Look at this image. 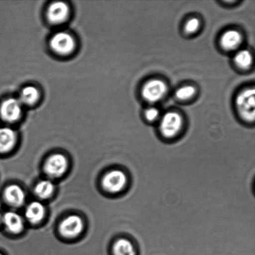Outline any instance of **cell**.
Returning a JSON list of instances; mask_svg holds the SVG:
<instances>
[{"mask_svg":"<svg viewBox=\"0 0 255 255\" xmlns=\"http://www.w3.org/2000/svg\"><path fill=\"white\" fill-rule=\"evenodd\" d=\"M45 216V208L39 202H33L27 207L26 217L32 224H37L41 222Z\"/></svg>","mask_w":255,"mask_h":255,"instance_id":"5bb4252c","label":"cell"},{"mask_svg":"<svg viewBox=\"0 0 255 255\" xmlns=\"http://www.w3.org/2000/svg\"><path fill=\"white\" fill-rule=\"evenodd\" d=\"M39 98L38 89L34 86H27L22 90L18 99L22 105L32 106Z\"/></svg>","mask_w":255,"mask_h":255,"instance_id":"9a60e30c","label":"cell"},{"mask_svg":"<svg viewBox=\"0 0 255 255\" xmlns=\"http://www.w3.org/2000/svg\"><path fill=\"white\" fill-rule=\"evenodd\" d=\"M201 26V22L196 17H192L185 24V31L187 34H193L198 31Z\"/></svg>","mask_w":255,"mask_h":255,"instance_id":"ffe728a7","label":"cell"},{"mask_svg":"<svg viewBox=\"0 0 255 255\" xmlns=\"http://www.w3.org/2000/svg\"><path fill=\"white\" fill-rule=\"evenodd\" d=\"M54 191V185L49 180L39 182L35 188V193L40 199H46L51 197Z\"/></svg>","mask_w":255,"mask_h":255,"instance_id":"ac0fdd59","label":"cell"},{"mask_svg":"<svg viewBox=\"0 0 255 255\" xmlns=\"http://www.w3.org/2000/svg\"><path fill=\"white\" fill-rule=\"evenodd\" d=\"M167 86L162 80L154 79L146 82L141 89V96L145 101L156 103L161 101L167 92Z\"/></svg>","mask_w":255,"mask_h":255,"instance_id":"3957f363","label":"cell"},{"mask_svg":"<svg viewBox=\"0 0 255 255\" xmlns=\"http://www.w3.org/2000/svg\"><path fill=\"white\" fill-rule=\"evenodd\" d=\"M6 229L12 234H18L23 229L22 217L14 212H7L3 216V224Z\"/></svg>","mask_w":255,"mask_h":255,"instance_id":"4fadbf2b","label":"cell"},{"mask_svg":"<svg viewBox=\"0 0 255 255\" xmlns=\"http://www.w3.org/2000/svg\"><path fill=\"white\" fill-rule=\"evenodd\" d=\"M67 167V160L64 155L56 154L52 155L47 160L44 170L49 177H58L66 172Z\"/></svg>","mask_w":255,"mask_h":255,"instance_id":"ba28073f","label":"cell"},{"mask_svg":"<svg viewBox=\"0 0 255 255\" xmlns=\"http://www.w3.org/2000/svg\"><path fill=\"white\" fill-rule=\"evenodd\" d=\"M3 224V216H1V214H0V226Z\"/></svg>","mask_w":255,"mask_h":255,"instance_id":"7402d4cb","label":"cell"},{"mask_svg":"<svg viewBox=\"0 0 255 255\" xmlns=\"http://www.w3.org/2000/svg\"><path fill=\"white\" fill-rule=\"evenodd\" d=\"M4 198L11 206L20 207L24 202L25 194L21 187L17 185H11L5 189Z\"/></svg>","mask_w":255,"mask_h":255,"instance_id":"8fae6325","label":"cell"},{"mask_svg":"<svg viewBox=\"0 0 255 255\" xmlns=\"http://www.w3.org/2000/svg\"><path fill=\"white\" fill-rule=\"evenodd\" d=\"M196 90L192 86H185L180 87L176 92V97L180 101H187L193 98L196 94Z\"/></svg>","mask_w":255,"mask_h":255,"instance_id":"d6986e66","label":"cell"},{"mask_svg":"<svg viewBox=\"0 0 255 255\" xmlns=\"http://www.w3.org/2000/svg\"><path fill=\"white\" fill-rule=\"evenodd\" d=\"M234 61L239 69L246 70L249 69L253 63V56L248 50H242L237 52Z\"/></svg>","mask_w":255,"mask_h":255,"instance_id":"e0dca14e","label":"cell"},{"mask_svg":"<svg viewBox=\"0 0 255 255\" xmlns=\"http://www.w3.org/2000/svg\"><path fill=\"white\" fill-rule=\"evenodd\" d=\"M16 142V134L9 128H0V152L4 153L12 149Z\"/></svg>","mask_w":255,"mask_h":255,"instance_id":"7c38bea8","label":"cell"},{"mask_svg":"<svg viewBox=\"0 0 255 255\" xmlns=\"http://www.w3.org/2000/svg\"><path fill=\"white\" fill-rule=\"evenodd\" d=\"M70 9L68 5L62 1L54 2L48 7L47 17L50 22L60 24L66 21L69 16Z\"/></svg>","mask_w":255,"mask_h":255,"instance_id":"52a82bcc","label":"cell"},{"mask_svg":"<svg viewBox=\"0 0 255 255\" xmlns=\"http://www.w3.org/2000/svg\"><path fill=\"white\" fill-rule=\"evenodd\" d=\"M255 89L244 90L236 98V107L242 119L254 122L255 116Z\"/></svg>","mask_w":255,"mask_h":255,"instance_id":"6da1fadb","label":"cell"},{"mask_svg":"<svg viewBox=\"0 0 255 255\" xmlns=\"http://www.w3.org/2000/svg\"><path fill=\"white\" fill-rule=\"evenodd\" d=\"M50 46L55 53L60 56H67L74 51L76 42L71 34L65 32H59L51 37Z\"/></svg>","mask_w":255,"mask_h":255,"instance_id":"277c9868","label":"cell"},{"mask_svg":"<svg viewBox=\"0 0 255 255\" xmlns=\"http://www.w3.org/2000/svg\"><path fill=\"white\" fill-rule=\"evenodd\" d=\"M114 255H136V249L131 241L127 239L117 241L113 247Z\"/></svg>","mask_w":255,"mask_h":255,"instance_id":"2e32d148","label":"cell"},{"mask_svg":"<svg viewBox=\"0 0 255 255\" xmlns=\"http://www.w3.org/2000/svg\"><path fill=\"white\" fill-rule=\"evenodd\" d=\"M128 182L127 175L121 170L110 171L102 179V186L107 192L119 193L126 187Z\"/></svg>","mask_w":255,"mask_h":255,"instance_id":"5b68a950","label":"cell"},{"mask_svg":"<svg viewBox=\"0 0 255 255\" xmlns=\"http://www.w3.org/2000/svg\"><path fill=\"white\" fill-rule=\"evenodd\" d=\"M0 255H1V254H0Z\"/></svg>","mask_w":255,"mask_h":255,"instance_id":"603a6c76","label":"cell"},{"mask_svg":"<svg viewBox=\"0 0 255 255\" xmlns=\"http://www.w3.org/2000/svg\"><path fill=\"white\" fill-rule=\"evenodd\" d=\"M22 106L18 99L5 100L0 106V117L2 121L7 123H14L21 116Z\"/></svg>","mask_w":255,"mask_h":255,"instance_id":"8992f818","label":"cell"},{"mask_svg":"<svg viewBox=\"0 0 255 255\" xmlns=\"http://www.w3.org/2000/svg\"><path fill=\"white\" fill-rule=\"evenodd\" d=\"M220 42L221 47L226 51H234L241 46L242 36L241 32L237 30H228L222 35Z\"/></svg>","mask_w":255,"mask_h":255,"instance_id":"30bf717a","label":"cell"},{"mask_svg":"<svg viewBox=\"0 0 255 255\" xmlns=\"http://www.w3.org/2000/svg\"><path fill=\"white\" fill-rule=\"evenodd\" d=\"M83 228L84 223L81 217L70 216L60 225V232L67 238H74L81 233Z\"/></svg>","mask_w":255,"mask_h":255,"instance_id":"9c48e42d","label":"cell"},{"mask_svg":"<svg viewBox=\"0 0 255 255\" xmlns=\"http://www.w3.org/2000/svg\"><path fill=\"white\" fill-rule=\"evenodd\" d=\"M183 126V120L179 114L169 112L165 114L160 121L159 129L165 138H173L181 131Z\"/></svg>","mask_w":255,"mask_h":255,"instance_id":"7a4b0ae2","label":"cell"},{"mask_svg":"<svg viewBox=\"0 0 255 255\" xmlns=\"http://www.w3.org/2000/svg\"><path fill=\"white\" fill-rule=\"evenodd\" d=\"M159 117V111L158 109L151 107V108L147 109L145 112V117L147 121L154 122L156 121Z\"/></svg>","mask_w":255,"mask_h":255,"instance_id":"44dd1931","label":"cell"}]
</instances>
